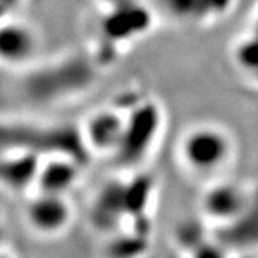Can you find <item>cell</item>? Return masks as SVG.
<instances>
[{"label":"cell","mask_w":258,"mask_h":258,"mask_svg":"<svg viewBox=\"0 0 258 258\" xmlns=\"http://www.w3.org/2000/svg\"><path fill=\"white\" fill-rule=\"evenodd\" d=\"M125 126H122L120 119L115 113L102 112L95 113L88 120L85 128V137L88 145L99 149L108 148H119L123 139Z\"/></svg>","instance_id":"6"},{"label":"cell","mask_w":258,"mask_h":258,"mask_svg":"<svg viewBox=\"0 0 258 258\" xmlns=\"http://www.w3.org/2000/svg\"><path fill=\"white\" fill-rule=\"evenodd\" d=\"M145 234H132L113 238L108 245L106 255L109 258H135L145 252L147 241Z\"/></svg>","instance_id":"8"},{"label":"cell","mask_w":258,"mask_h":258,"mask_svg":"<svg viewBox=\"0 0 258 258\" xmlns=\"http://www.w3.org/2000/svg\"><path fill=\"white\" fill-rule=\"evenodd\" d=\"M231 154V141L221 129L200 126L185 135L181 157L188 169L195 174H212L227 164Z\"/></svg>","instance_id":"1"},{"label":"cell","mask_w":258,"mask_h":258,"mask_svg":"<svg viewBox=\"0 0 258 258\" xmlns=\"http://www.w3.org/2000/svg\"><path fill=\"white\" fill-rule=\"evenodd\" d=\"M25 217L32 230L53 237L66 230L72 220V207L66 195L37 192L29 200Z\"/></svg>","instance_id":"3"},{"label":"cell","mask_w":258,"mask_h":258,"mask_svg":"<svg viewBox=\"0 0 258 258\" xmlns=\"http://www.w3.org/2000/svg\"><path fill=\"white\" fill-rule=\"evenodd\" d=\"M205 210L217 218H231L244 210V197L238 188L221 186L215 188L207 197Z\"/></svg>","instance_id":"7"},{"label":"cell","mask_w":258,"mask_h":258,"mask_svg":"<svg viewBox=\"0 0 258 258\" xmlns=\"http://www.w3.org/2000/svg\"><path fill=\"white\" fill-rule=\"evenodd\" d=\"M42 158L29 152H0V186L23 192L36 184Z\"/></svg>","instance_id":"4"},{"label":"cell","mask_w":258,"mask_h":258,"mask_svg":"<svg viewBox=\"0 0 258 258\" xmlns=\"http://www.w3.org/2000/svg\"><path fill=\"white\" fill-rule=\"evenodd\" d=\"M39 50L36 30L23 20L0 18V66L28 69Z\"/></svg>","instance_id":"2"},{"label":"cell","mask_w":258,"mask_h":258,"mask_svg":"<svg viewBox=\"0 0 258 258\" xmlns=\"http://www.w3.org/2000/svg\"><path fill=\"white\" fill-rule=\"evenodd\" d=\"M191 258H225V254L220 245L203 241L200 245L191 249Z\"/></svg>","instance_id":"9"},{"label":"cell","mask_w":258,"mask_h":258,"mask_svg":"<svg viewBox=\"0 0 258 258\" xmlns=\"http://www.w3.org/2000/svg\"><path fill=\"white\" fill-rule=\"evenodd\" d=\"M76 158L68 155H52L42 158L35 188L37 192L66 195V192L76 184Z\"/></svg>","instance_id":"5"}]
</instances>
